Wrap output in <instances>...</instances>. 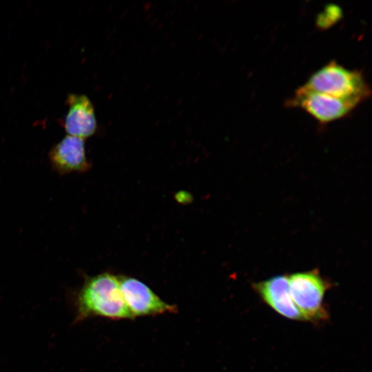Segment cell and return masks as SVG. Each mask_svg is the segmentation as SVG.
I'll list each match as a JSON object with an SVG mask.
<instances>
[{
    "label": "cell",
    "mask_w": 372,
    "mask_h": 372,
    "mask_svg": "<svg viewBox=\"0 0 372 372\" xmlns=\"http://www.w3.org/2000/svg\"><path fill=\"white\" fill-rule=\"evenodd\" d=\"M74 322L90 318L134 319L121 294L118 277L103 273L87 278L73 297Z\"/></svg>",
    "instance_id": "obj_1"
},
{
    "label": "cell",
    "mask_w": 372,
    "mask_h": 372,
    "mask_svg": "<svg viewBox=\"0 0 372 372\" xmlns=\"http://www.w3.org/2000/svg\"><path fill=\"white\" fill-rule=\"evenodd\" d=\"M306 90L360 104L370 95V89L360 72L331 61L309 78Z\"/></svg>",
    "instance_id": "obj_2"
},
{
    "label": "cell",
    "mask_w": 372,
    "mask_h": 372,
    "mask_svg": "<svg viewBox=\"0 0 372 372\" xmlns=\"http://www.w3.org/2000/svg\"><path fill=\"white\" fill-rule=\"evenodd\" d=\"M287 280L291 297L305 321L328 319L324 298L331 285L318 270L292 273Z\"/></svg>",
    "instance_id": "obj_3"
},
{
    "label": "cell",
    "mask_w": 372,
    "mask_h": 372,
    "mask_svg": "<svg viewBox=\"0 0 372 372\" xmlns=\"http://www.w3.org/2000/svg\"><path fill=\"white\" fill-rule=\"evenodd\" d=\"M289 105L304 110L318 122L327 123L348 115L358 103L308 90L302 86Z\"/></svg>",
    "instance_id": "obj_4"
},
{
    "label": "cell",
    "mask_w": 372,
    "mask_h": 372,
    "mask_svg": "<svg viewBox=\"0 0 372 372\" xmlns=\"http://www.w3.org/2000/svg\"><path fill=\"white\" fill-rule=\"evenodd\" d=\"M123 300L134 319L138 316H148L174 313L177 308L158 297L141 281L127 276L118 277Z\"/></svg>",
    "instance_id": "obj_5"
},
{
    "label": "cell",
    "mask_w": 372,
    "mask_h": 372,
    "mask_svg": "<svg viewBox=\"0 0 372 372\" xmlns=\"http://www.w3.org/2000/svg\"><path fill=\"white\" fill-rule=\"evenodd\" d=\"M262 300L280 316L292 320L305 321L289 293L287 276H276L253 285Z\"/></svg>",
    "instance_id": "obj_6"
},
{
    "label": "cell",
    "mask_w": 372,
    "mask_h": 372,
    "mask_svg": "<svg viewBox=\"0 0 372 372\" xmlns=\"http://www.w3.org/2000/svg\"><path fill=\"white\" fill-rule=\"evenodd\" d=\"M49 160L53 170L60 174L84 172L90 167L84 139L70 135L52 147Z\"/></svg>",
    "instance_id": "obj_7"
},
{
    "label": "cell",
    "mask_w": 372,
    "mask_h": 372,
    "mask_svg": "<svg viewBox=\"0 0 372 372\" xmlns=\"http://www.w3.org/2000/svg\"><path fill=\"white\" fill-rule=\"evenodd\" d=\"M66 103L68 112L63 122L68 135L85 138L92 136L97 129L94 106L84 94H69Z\"/></svg>",
    "instance_id": "obj_8"
},
{
    "label": "cell",
    "mask_w": 372,
    "mask_h": 372,
    "mask_svg": "<svg viewBox=\"0 0 372 372\" xmlns=\"http://www.w3.org/2000/svg\"><path fill=\"white\" fill-rule=\"evenodd\" d=\"M342 16L340 8L336 5H329L317 17L318 28L327 29L338 22Z\"/></svg>",
    "instance_id": "obj_9"
}]
</instances>
